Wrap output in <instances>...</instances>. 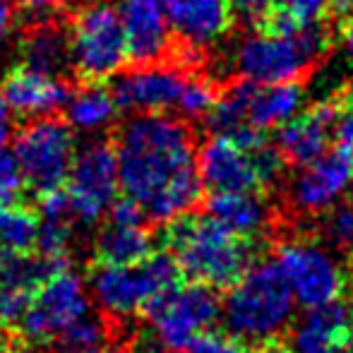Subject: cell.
<instances>
[{"label": "cell", "mask_w": 353, "mask_h": 353, "mask_svg": "<svg viewBox=\"0 0 353 353\" xmlns=\"http://www.w3.org/2000/svg\"><path fill=\"white\" fill-rule=\"evenodd\" d=\"M68 265L34 252H0V327H17L37 291Z\"/></svg>", "instance_id": "obj_14"}, {"label": "cell", "mask_w": 353, "mask_h": 353, "mask_svg": "<svg viewBox=\"0 0 353 353\" xmlns=\"http://www.w3.org/2000/svg\"><path fill=\"white\" fill-rule=\"evenodd\" d=\"M188 351L190 353H248V346L241 344L238 339H233L231 334L207 332V334H202Z\"/></svg>", "instance_id": "obj_31"}, {"label": "cell", "mask_w": 353, "mask_h": 353, "mask_svg": "<svg viewBox=\"0 0 353 353\" xmlns=\"http://www.w3.org/2000/svg\"><path fill=\"white\" fill-rule=\"evenodd\" d=\"M163 248L183 276L210 288H233L252 267V241L228 231L210 214H183L168 221Z\"/></svg>", "instance_id": "obj_2"}, {"label": "cell", "mask_w": 353, "mask_h": 353, "mask_svg": "<svg viewBox=\"0 0 353 353\" xmlns=\"http://www.w3.org/2000/svg\"><path fill=\"white\" fill-rule=\"evenodd\" d=\"M322 236L336 250H353V200L332 205L322 212Z\"/></svg>", "instance_id": "obj_29"}, {"label": "cell", "mask_w": 353, "mask_h": 353, "mask_svg": "<svg viewBox=\"0 0 353 353\" xmlns=\"http://www.w3.org/2000/svg\"><path fill=\"white\" fill-rule=\"evenodd\" d=\"M0 94L10 111L24 118H41L51 116L58 108H63L72 97L70 79L48 77L37 70H29L24 65H14L5 72L0 82Z\"/></svg>", "instance_id": "obj_21"}, {"label": "cell", "mask_w": 353, "mask_h": 353, "mask_svg": "<svg viewBox=\"0 0 353 353\" xmlns=\"http://www.w3.org/2000/svg\"><path fill=\"white\" fill-rule=\"evenodd\" d=\"M89 307L92 303H89L87 283L65 267L39 288L17 327L29 346L51 349L58 336L89 315Z\"/></svg>", "instance_id": "obj_7"}, {"label": "cell", "mask_w": 353, "mask_h": 353, "mask_svg": "<svg viewBox=\"0 0 353 353\" xmlns=\"http://www.w3.org/2000/svg\"><path fill=\"white\" fill-rule=\"evenodd\" d=\"M291 353H353V307L344 301L307 307L288 336Z\"/></svg>", "instance_id": "obj_19"}, {"label": "cell", "mask_w": 353, "mask_h": 353, "mask_svg": "<svg viewBox=\"0 0 353 353\" xmlns=\"http://www.w3.org/2000/svg\"><path fill=\"white\" fill-rule=\"evenodd\" d=\"M77 353H111L108 346H99V349H89V351H77Z\"/></svg>", "instance_id": "obj_42"}, {"label": "cell", "mask_w": 353, "mask_h": 353, "mask_svg": "<svg viewBox=\"0 0 353 353\" xmlns=\"http://www.w3.org/2000/svg\"><path fill=\"white\" fill-rule=\"evenodd\" d=\"M353 181V157L336 144L332 152L305 166L291 185V205L303 214H322L336 205Z\"/></svg>", "instance_id": "obj_17"}, {"label": "cell", "mask_w": 353, "mask_h": 353, "mask_svg": "<svg viewBox=\"0 0 353 353\" xmlns=\"http://www.w3.org/2000/svg\"><path fill=\"white\" fill-rule=\"evenodd\" d=\"M99 346H106V327H103L101 320L87 315L77 325H72L65 334L58 336L53 349L58 353H77V351L99 349Z\"/></svg>", "instance_id": "obj_28"}, {"label": "cell", "mask_w": 353, "mask_h": 353, "mask_svg": "<svg viewBox=\"0 0 353 353\" xmlns=\"http://www.w3.org/2000/svg\"><path fill=\"white\" fill-rule=\"evenodd\" d=\"M257 353H291L288 346H283L281 341H270L265 346H257Z\"/></svg>", "instance_id": "obj_40"}, {"label": "cell", "mask_w": 353, "mask_h": 353, "mask_svg": "<svg viewBox=\"0 0 353 353\" xmlns=\"http://www.w3.org/2000/svg\"><path fill=\"white\" fill-rule=\"evenodd\" d=\"M207 214L216 219L228 231L243 238H260L270 228L272 214L260 192H226V195H210Z\"/></svg>", "instance_id": "obj_22"}, {"label": "cell", "mask_w": 353, "mask_h": 353, "mask_svg": "<svg viewBox=\"0 0 353 353\" xmlns=\"http://www.w3.org/2000/svg\"><path fill=\"white\" fill-rule=\"evenodd\" d=\"M221 87L205 72H192L188 74L185 87H183L181 101H178V111L188 121H197V118H207L212 108L216 106Z\"/></svg>", "instance_id": "obj_27"}, {"label": "cell", "mask_w": 353, "mask_h": 353, "mask_svg": "<svg viewBox=\"0 0 353 353\" xmlns=\"http://www.w3.org/2000/svg\"><path fill=\"white\" fill-rule=\"evenodd\" d=\"M233 65L243 79L257 84L301 82L315 63L305 56L293 37L255 34L241 41L233 53Z\"/></svg>", "instance_id": "obj_11"}, {"label": "cell", "mask_w": 353, "mask_h": 353, "mask_svg": "<svg viewBox=\"0 0 353 353\" xmlns=\"http://www.w3.org/2000/svg\"><path fill=\"white\" fill-rule=\"evenodd\" d=\"M24 188H27V183H24V176L19 171L17 159H14V154H8L3 149L0 152V205L17 202Z\"/></svg>", "instance_id": "obj_30"}, {"label": "cell", "mask_w": 353, "mask_h": 353, "mask_svg": "<svg viewBox=\"0 0 353 353\" xmlns=\"http://www.w3.org/2000/svg\"><path fill=\"white\" fill-rule=\"evenodd\" d=\"M152 252L147 223H125L108 219L94 243L97 265H137Z\"/></svg>", "instance_id": "obj_23"}, {"label": "cell", "mask_w": 353, "mask_h": 353, "mask_svg": "<svg viewBox=\"0 0 353 353\" xmlns=\"http://www.w3.org/2000/svg\"><path fill=\"white\" fill-rule=\"evenodd\" d=\"M188 72L173 63L161 65H128L113 77V99L118 108L132 113H166L178 108Z\"/></svg>", "instance_id": "obj_12"}, {"label": "cell", "mask_w": 353, "mask_h": 353, "mask_svg": "<svg viewBox=\"0 0 353 353\" xmlns=\"http://www.w3.org/2000/svg\"><path fill=\"white\" fill-rule=\"evenodd\" d=\"M276 262H279L296 301L305 307H320L339 301L344 296L346 286H349L346 267L317 243H283L279 248V255H276Z\"/></svg>", "instance_id": "obj_10"}, {"label": "cell", "mask_w": 353, "mask_h": 353, "mask_svg": "<svg viewBox=\"0 0 353 353\" xmlns=\"http://www.w3.org/2000/svg\"><path fill=\"white\" fill-rule=\"evenodd\" d=\"M293 296L276 260L252 262L250 270L228 288L221 307L226 330L245 346H265L276 341L293 315Z\"/></svg>", "instance_id": "obj_3"}, {"label": "cell", "mask_w": 353, "mask_h": 353, "mask_svg": "<svg viewBox=\"0 0 353 353\" xmlns=\"http://www.w3.org/2000/svg\"><path fill=\"white\" fill-rule=\"evenodd\" d=\"M144 315L149 317L152 334L166 349L188 351L221 317V303L210 286L181 283L178 288L157 298L144 310Z\"/></svg>", "instance_id": "obj_8"}, {"label": "cell", "mask_w": 353, "mask_h": 353, "mask_svg": "<svg viewBox=\"0 0 353 353\" xmlns=\"http://www.w3.org/2000/svg\"><path fill=\"white\" fill-rule=\"evenodd\" d=\"M183 279L171 252L157 250L137 265H97L89 274V291L103 312L132 317L181 286Z\"/></svg>", "instance_id": "obj_5"}, {"label": "cell", "mask_w": 353, "mask_h": 353, "mask_svg": "<svg viewBox=\"0 0 353 353\" xmlns=\"http://www.w3.org/2000/svg\"><path fill=\"white\" fill-rule=\"evenodd\" d=\"M65 190L79 226H94L111 210L121 190L116 144L99 140L79 149L74 154Z\"/></svg>", "instance_id": "obj_9"}, {"label": "cell", "mask_w": 353, "mask_h": 353, "mask_svg": "<svg viewBox=\"0 0 353 353\" xmlns=\"http://www.w3.org/2000/svg\"><path fill=\"white\" fill-rule=\"evenodd\" d=\"M178 43L197 51L223 41L236 24L228 0H161Z\"/></svg>", "instance_id": "obj_18"}, {"label": "cell", "mask_w": 353, "mask_h": 353, "mask_svg": "<svg viewBox=\"0 0 353 353\" xmlns=\"http://www.w3.org/2000/svg\"><path fill=\"white\" fill-rule=\"evenodd\" d=\"M341 113V94L325 101L312 103L310 108L296 113L288 123L276 130V149L281 152L283 161L291 166H310L320 157H325L336 137V121Z\"/></svg>", "instance_id": "obj_15"}, {"label": "cell", "mask_w": 353, "mask_h": 353, "mask_svg": "<svg viewBox=\"0 0 353 353\" xmlns=\"http://www.w3.org/2000/svg\"><path fill=\"white\" fill-rule=\"evenodd\" d=\"M8 137H10V106L5 103L3 94H0V152H3Z\"/></svg>", "instance_id": "obj_38"}, {"label": "cell", "mask_w": 353, "mask_h": 353, "mask_svg": "<svg viewBox=\"0 0 353 353\" xmlns=\"http://www.w3.org/2000/svg\"><path fill=\"white\" fill-rule=\"evenodd\" d=\"M12 154L27 188L37 195L58 190L68 183L77 154L70 123L56 116L32 118L14 135Z\"/></svg>", "instance_id": "obj_6"}, {"label": "cell", "mask_w": 353, "mask_h": 353, "mask_svg": "<svg viewBox=\"0 0 353 353\" xmlns=\"http://www.w3.org/2000/svg\"><path fill=\"white\" fill-rule=\"evenodd\" d=\"M63 14L70 29L72 77L77 82L103 84L130 65L123 17L108 0H70Z\"/></svg>", "instance_id": "obj_4"}, {"label": "cell", "mask_w": 353, "mask_h": 353, "mask_svg": "<svg viewBox=\"0 0 353 353\" xmlns=\"http://www.w3.org/2000/svg\"><path fill=\"white\" fill-rule=\"evenodd\" d=\"M12 22H14V3L12 0H0V46L8 39Z\"/></svg>", "instance_id": "obj_35"}, {"label": "cell", "mask_w": 353, "mask_h": 353, "mask_svg": "<svg viewBox=\"0 0 353 353\" xmlns=\"http://www.w3.org/2000/svg\"><path fill=\"white\" fill-rule=\"evenodd\" d=\"M130 353H181V351H173V349H166L157 336H142L135 346H132Z\"/></svg>", "instance_id": "obj_36"}, {"label": "cell", "mask_w": 353, "mask_h": 353, "mask_svg": "<svg viewBox=\"0 0 353 353\" xmlns=\"http://www.w3.org/2000/svg\"><path fill=\"white\" fill-rule=\"evenodd\" d=\"M17 51L19 65L48 77L65 79V74L72 72L70 29H68L65 14L32 19L29 24H24Z\"/></svg>", "instance_id": "obj_20"}, {"label": "cell", "mask_w": 353, "mask_h": 353, "mask_svg": "<svg viewBox=\"0 0 353 353\" xmlns=\"http://www.w3.org/2000/svg\"><path fill=\"white\" fill-rule=\"evenodd\" d=\"M118 103L113 92L101 82H79L65 103V118L70 128L82 132H97L116 118Z\"/></svg>", "instance_id": "obj_24"}, {"label": "cell", "mask_w": 353, "mask_h": 353, "mask_svg": "<svg viewBox=\"0 0 353 353\" xmlns=\"http://www.w3.org/2000/svg\"><path fill=\"white\" fill-rule=\"evenodd\" d=\"M41 219L32 207L0 205V252H34L39 245Z\"/></svg>", "instance_id": "obj_26"}, {"label": "cell", "mask_w": 353, "mask_h": 353, "mask_svg": "<svg viewBox=\"0 0 353 353\" xmlns=\"http://www.w3.org/2000/svg\"><path fill=\"white\" fill-rule=\"evenodd\" d=\"M236 12L238 19H243L245 24H252L257 29V24L272 12L276 0H228Z\"/></svg>", "instance_id": "obj_32"}, {"label": "cell", "mask_w": 353, "mask_h": 353, "mask_svg": "<svg viewBox=\"0 0 353 353\" xmlns=\"http://www.w3.org/2000/svg\"><path fill=\"white\" fill-rule=\"evenodd\" d=\"M70 0H19L24 10L32 14V19L53 17V14H63Z\"/></svg>", "instance_id": "obj_34"}, {"label": "cell", "mask_w": 353, "mask_h": 353, "mask_svg": "<svg viewBox=\"0 0 353 353\" xmlns=\"http://www.w3.org/2000/svg\"><path fill=\"white\" fill-rule=\"evenodd\" d=\"M121 17L130 65H161L173 61L178 41L161 0H125Z\"/></svg>", "instance_id": "obj_16"}, {"label": "cell", "mask_w": 353, "mask_h": 353, "mask_svg": "<svg viewBox=\"0 0 353 353\" xmlns=\"http://www.w3.org/2000/svg\"><path fill=\"white\" fill-rule=\"evenodd\" d=\"M0 353H12V346L8 344V339H5V336H0Z\"/></svg>", "instance_id": "obj_41"}, {"label": "cell", "mask_w": 353, "mask_h": 353, "mask_svg": "<svg viewBox=\"0 0 353 353\" xmlns=\"http://www.w3.org/2000/svg\"><path fill=\"white\" fill-rule=\"evenodd\" d=\"M330 12V0H276L272 12L257 24V34L291 37L301 27L322 22Z\"/></svg>", "instance_id": "obj_25"}, {"label": "cell", "mask_w": 353, "mask_h": 353, "mask_svg": "<svg viewBox=\"0 0 353 353\" xmlns=\"http://www.w3.org/2000/svg\"><path fill=\"white\" fill-rule=\"evenodd\" d=\"M351 190H353V181H351Z\"/></svg>", "instance_id": "obj_43"}, {"label": "cell", "mask_w": 353, "mask_h": 353, "mask_svg": "<svg viewBox=\"0 0 353 353\" xmlns=\"http://www.w3.org/2000/svg\"><path fill=\"white\" fill-rule=\"evenodd\" d=\"M336 140L339 147H344L353 157V101H344V97H341V113L336 121Z\"/></svg>", "instance_id": "obj_33"}, {"label": "cell", "mask_w": 353, "mask_h": 353, "mask_svg": "<svg viewBox=\"0 0 353 353\" xmlns=\"http://www.w3.org/2000/svg\"><path fill=\"white\" fill-rule=\"evenodd\" d=\"M123 197L149 221H173L197 205L202 192L197 147L190 125L163 113H144L116 132Z\"/></svg>", "instance_id": "obj_1"}, {"label": "cell", "mask_w": 353, "mask_h": 353, "mask_svg": "<svg viewBox=\"0 0 353 353\" xmlns=\"http://www.w3.org/2000/svg\"><path fill=\"white\" fill-rule=\"evenodd\" d=\"M197 168L202 188H207L210 195L267 190L252 152L226 135H214L202 144Z\"/></svg>", "instance_id": "obj_13"}, {"label": "cell", "mask_w": 353, "mask_h": 353, "mask_svg": "<svg viewBox=\"0 0 353 353\" xmlns=\"http://www.w3.org/2000/svg\"><path fill=\"white\" fill-rule=\"evenodd\" d=\"M339 39H341V43H344L346 56H349V61L353 63V17L341 19V24H339Z\"/></svg>", "instance_id": "obj_37"}, {"label": "cell", "mask_w": 353, "mask_h": 353, "mask_svg": "<svg viewBox=\"0 0 353 353\" xmlns=\"http://www.w3.org/2000/svg\"><path fill=\"white\" fill-rule=\"evenodd\" d=\"M330 12H334L339 19L353 17V0H330Z\"/></svg>", "instance_id": "obj_39"}]
</instances>
